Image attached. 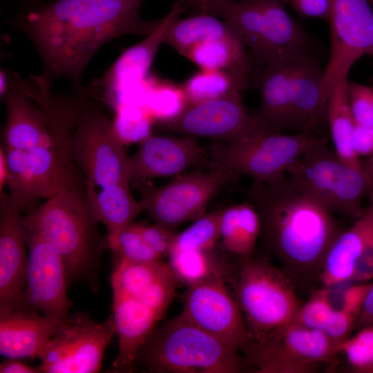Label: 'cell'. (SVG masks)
Masks as SVG:
<instances>
[{
	"instance_id": "33",
	"label": "cell",
	"mask_w": 373,
	"mask_h": 373,
	"mask_svg": "<svg viewBox=\"0 0 373 373\" xmlns=\"http://www.w3.org/2000/svg\"><path fill=\"white\" fill-rule=\"evenodd\" d=\"M250 79L227 72L201 70L182 86L189 105L224 97L248 88Z\"/></svg>"
},
{
	"instance_id": "16",
	"label": "cell",
	"mask_w": 373,
	"mask_h": 373,
	"mask_svg": "<svg viewBox=\"0 0 373 373\" xmlns=\"http://www.w3.org/2000/svg\"><path fill=\"white\" fill-rule=\"evenodd\" d=\"M327 22L331 46L323 87L328 96L333 84L347 78L357 60L373 57V10L368 0H333Z\"/></svg>"
},
{
	"instance_id": "4",
	"label": "cell",
	"mask_w": 373,
	"mask_h": 373,
	"mask_svg": "<svg viewBox=\"0 0 373 373\" xmlns=\"http://www.w3.org/2000/svg\"><path fill=\"white\" fill-rule=\"evenodd\" d=\"M113 316L118 337L113 370L130 372L136 352L171 304L176 280L161 260L135 262L114 257L111 276Z\"/></svg>"
},
{
	"instance_id": "12",
	"label": "cell",
	"mask_w": 373,
	"mask_h": 373,
	"mask_svg": "<svg viewBox=\"0 0 373 373\" xmlns=\"http://www.w3.org/2000/svg\"><path fill=\"white\" fill-rule=\"evenodd\" d=\"M325 140L316 133L263 131L236 143L215 141L209 149L211 167L248 175L253 183H267L283 178L292 162Z\"/></svg>"
},
{
	"instance_id": "50",
	"label": "cell",
	"mask_w": 373,
	"mask_h": 373,
	"mask_svg": "<svg viewBox=\"0 0 373 373\" xmlns=\"http://www.w3.org/2000/svg\"><path fill=\"white\" fill-rule=\"evenodd\" d=\"M370 5L373 7V0H368Z\"/></svg>"
},
{
	"instance_id": "20",
	"label": "cell",
	"mask_w": 373,
	"mask_h": 373,
	"mask_svg": "<svg viewBox=\"0 0 373 373\" xmlns=\"http://www.w3.org/2000/svg\"><path fill=\"white\" fill-rule=\"evenodd\" d=\"M23 210L0 192V316L19 310L26 286L28 254Z\"/></svg>"
},
{
	"instance_id": "29",
	"label": "cell",
	"mask_w": 373,
	"mask_h": 373,
	"mask_svg": "<svg viewBox=\"0 0 373 373\" xmlns=\"http://www.w3.org/2000/svg\"><path fill=\"white\" fill-rule=\"evenodd\" d=\"M261 234V221L254 204L241 203L224 208L220 223L222 247L240 257L252 255Z\"/></svg>"
},
{
	"instance_id": "1",
	"label": "cell",
	"mask_w": 373,
	"mask_h": 373,
	"mask_svg": "<svg viewBox=\"0 0 373 373\" xmlns=\"http://www.w3.org/2000/svg\"><path fill=\"white\" fill-rule=\"evenodd\" d=\"M145 0H52L17 19V26L39 52L44 75L66 77L82 88L84 71L97 51L126 35L149 36L161 19L143 21Z\"/></svg>"
},
{
	"instance_id": "26",
	"label": "cell",
	"mask_w": 373,
	"mask_h": 373,
	"mask_svg": "<svg viewBox=\"0 0 373 373\" xmlns=\"http://www.w3.org/2000/svg\"><path fill=\"white\" fill-rule=\"evenodd\" d=\"M373 251V204L365 209L347 230L342 231L332 244L324 260L319 282L335 287L352 281L362 258Z\"/></svg>"
},
{
	"instance_id": "39",
	"label": "cell",
	"mask_w": 373,
	"mask_h": 373,
	"mask_svg": "<svg viewBox=\"0 0 373 373\" xmlns=\"http://www.w3.org/2000/svg\"><path fill=\"white\" fill-rule=\"evenodd\" d=\"M347 96L355 124L373 125V86L347 82Z\"/></svg>"
},
{
	"instance_id": "32",
	"label": "cell",
	"mask_w": 373,
	"mask_h": 373,
	"mask_svg": "<svg viewBox=\"0 0 373 373\" xmlns=\"http://www.w3.org/2000/svg\"><path fill=\"white\" fill-rule=\"evenodd\" d=\"M219 254L215 249L171 251L168 264L178 281L188 287L216 276H230L229 266Z\"/></svg>"
},
{
	"instance_id": "41",
	"label": "cell",
	"mask_w": 373,
	"mask_h": 373,
	"mask_svg": "<svg viewBox=\"0 0 373 373\" xmlns=\"http://www.w3.org/2000/svg\"><path fill=\"white\" fill-rule=\"evenodd\" d=\"M302 17H316L328 21L333 0H283Z\"/></svg>"
},
{
	"instance_id": "48",
	"label": "cell",
	"mask_w": 373,
	"mask_h": 373,
	"mask_svg": "<svg viewBox=\"0 0 373 373\" xmlns=\"http://www.w3.org/2000/svg\"><path fill=\"white\" fill-rule=\"evenodd\" d=\"M370 198V203L373 204V189L372 191H371L370 195H369Z\"/></svg>"
},
{
	"instance_id": "36",
	"label": "cell",
	"mask_w": 373,
	"mask_h": 373,
	"mask_svg": "<svg viewBox=\"0 0 373 373\" xmlns=\"http://www.w3.org/2000/svg\"><path fill=\"white\" fill-rule=\"evenodd\" d=\"M222 211L223 209L205 214L195 220L182 233L177 234L170 251H209L215 249L220 240V223Z\"/></svg>"
},
{
	"instance_id": "34",
	"label": "cell",
	"mask_w": 373,
	"mask_h": 373,
	"mask_svg": "<svg viewBox=\"0 0 373 373\" xmlns=\"http://www.w3.org/2000/svg\"><path fill=\"white\" fill-rule=\"evenodd\" d=\"M189 105L182 86L171 81L157 79L147 96L144 108L153 118L162 123L176 118Z\"/></svg>"
},
{
	"instance_id": "17",
	"label": "cell",
	"mask_w": 373,
	"mask_h": 373,
	"mask_svg": "<svg viewBox=\"0 0 373 373\" xmlns=\"http://www.w3.org/2000/svg\"><path fill=\"white\" fill-rule=\"evenodd\" d=\"M226 278L216 276L188 286L181 313L195 325L241 353L250 336L240 305L226 286Z\"/></svg>"
},
{
	"instance_id": "21",
	"label": "cell",
	"mask_w": 373,
	"mask_h": 373,
	"mask_svg": "<svg viewBox=\"0 0 373 373\" xmlns=\"http://www.w3.org/2000/svg\"><path fill=\"white\" fill-rule=\"evenodd\" d=\"M371 283L313 289L293 322L322 332L341 343L354 330Z\"/></svg>"
},
{
	"instance_id": "47",
	"label": "cell",
	"mask_w": 373,
	"mask_h": 373,
	"mask_svg": "<svg viewBox=\"0 0 373 373\" xmlns=\"http://www.w3.org/2000/svg\"><path fill=\"white\" fill-rule=\"evenodd\" d=\"M361 162L363 169L373 178V156Z\"/></svg>"
},
{
	"instance_id": "13",
	"label": "cell",
	"mask_w": 373,
	"mask_h": 373,
	"mask_svg": "<svg viewBox=\"0 0 373 373\" xmlns=\"http://www.w3.org/2000/svg\"><path fill=\"white\" fill-rule=\"evenodd\" d=\"M339 343L318 330L296 323L280 328L243 349L247 366L258 373H308L339 353Z\"/></svg>"
},
{
	"instance_id": "49",
	"label": "cell",
	"mask_w": 373,
	"mask_h": 373,
	"mask_svg": "<svg viewBox=\"0 0 373 373\" xmlns=\"http://www.w3.org/2000/svg\"><path fill=\"white\" fill-rule=\"evenodd\" d=\"M367 373H373V366L368 370Z\"/></svg>"
},
{
	"instance_id": "6",
	"label": "cell",
	"mask_w": 373,
	"mask_h": 373,
	"mask_svg": "<svg viewBox=\"0 0 373 373\" xmlns=\"http://www.w3.org/2000/svg\"><path fill=\"white\" fill-rule=\"evenodd\" d=\"M25 90L44 111L48 135L27 151L35 200L48 198L62 191L85 187L86 180L73 160L71 144L79 112L93 95L90 86L72 94H57L50 80L43 75H31Z\"/></svg>"
},
{
	"instance_id": "45",
	"label": "cell",
	"mask_w": 373,
	"mask_h": 373,
	"mask_svg": "<svg viewBox=\"0 0 373 373\" xmlns=\"http://www.w3.org/2000/svg\"><path fill=\"white\" fill-rule=\"evenodd\" d=\"M187 7L193 8L198 14H207L208 0H182ZM218 1H231L233 0H216Z\"/></svg>"
},
{
	"instance_id": "35",
	"label": "cell",
	"mask_w": 373,
	"mask_h": 373,
	"mask_svg": "<svg viewBox=\"0 0 373 373\" xmlns=\"http://www.w3.org/2000/svg\"><path fill=\"white\" fill-rule=\"evenodd\" d=\"M106 237L108 249L130 261L149 262L162 258L144 240L142 224L133 222L107 233Z\"/></svg>"
},
{
	"instance_id": "19",
	"label": "cell",
	"mask_w": 373,
	"mask_h": 373,
	"mask_svg": "<svg viewBox=\"0 0 373 373\" xmlns=\"http://www.w3.org/2000/svg\"><path fill=\"white\" fill-rule=\"evenodd\" d=\"M26 233L28 263L20 309L66 318L70 315L72 303L67 296L69 285L64 262L41 237L26 230Z\"/></svg>"
},
{
	"instance_id": "22",
	"label": "cell",
	"mask_w": 373,
	"mask_h": 373,
	"mask_svg": "<svg viewBox=\"0 0 373 373\" xmlns=\"http://www.w3.org/2000/svg\"><path fill=\"white\" fill-rule=\"evenodd\" d=\"M204 154L195 137L149 135L128 158L131 180L178 175L199 163Z\"/></svg>"
},
{
	"instance_id": "40",
	"label": "cell",
	"mask_w": 373,
	"mask_h": 373,
	"mask_svg": "<svg viewBox=\"0 0 373 373\" xmlns=\"http://www.w3.org/2000/svg\"><path fill=\"white\" fill-rule=\"evenodd\" d=\"M142 233L148 245L161 257L168 256L178 234L157 224H142Z\"/></svg>"
},
{
	"instance_id": "23",
	"label": "cell",
	"mask_w": 373,
	"mask_h": 373,
	"mask_svg": "<svg viewBox=\"0 0 373 373\" xmlns=\"http://www.w3.org/2000/svg\"><path fill=\"white\" fill-rule=\"evenodd\" d=\"M186 8L182 0L175 1L157 28L142 42L124 51L105 75L92 86L108 89L122 99H127L149 77V70L160 46L164 42L166 29Z\"/></svg>"
},
{
	"instance_id": "42",
	"label": "cell",
	"mask_w": 373,
	"mask_h": 373,
	"mask_svg": "<svg viewBox=\"0 0 373 373\" xmlns=\"http://www.w3.org/2000/svg\"><path fill=\"white\" fill-rule=\"evenodd\" d=\"M352 144L354 151L360 156H373V125L362 126L355 124Z\"/></svg>"
},
{
	"instance_id": "9",
	"label": "cell",
	"mask_w": 373,
	"mask_h": 373,
	"mask_svg": "<svg viewBox=\"0 0 373 373\" xmlns=\"http://www.w3.org/2000/svg\"><path fill=\"white\" fill-rule=\"evenodd\" d=\"M327 140L307 150L287 168L289 180L302 194L327 211L357 220L362 201L373 189V178L364 169L351 166L327 146Z\"/></svg>"
},
{
	"instance_id": "2",
	"label": "cell",
	"mask_w": 373,
	"mask_h": 373,
	"mask_svg": "<svg viewBox=\"0 0 373 373\" xmlns=\"http://www.w3.org/2000/svg\"><path fill=\"white\" fill-rule=\"evenodd\" d=\"M245 193L259 214L266 248L295 289L319 282L325 256L341 233L331 213L298 191L285 176L253 183Z\"/></svg>"
},
{
	"instance_id": "43",
	"label": "cell",
	"mask_w": 373,
	"mask_h": 373,
	"mask_svg": "<svg viewBox=\"0 0 373 373\" xmlns=\"http://www.w3.org/2000/svg\"><path fill=\"white\" fill-rule=\"evenodd\" d=\"M370 325H373V283H371L354 329Z\"/></svg>"
},
{
	"instance_id": "30",
	"label": "cell",
	"mask_w": 373,
	"mask_h": 373,
	"mask_svg": "<svg viewBox=\"0 0 373 373\" xmlns=\"http://www.w3.org/2000/svg\"><path fill=\"white\" fill-rule=\"evenodd\" d=\"M347 78H342L332 86L327 100V122L334 151L347 164L363 169L352 148V138L355 126L347 96Z\"/></svg>"
},
{
	"instance_id": "25",
	"label": "cell",
	"mask_w": 373,
	"mask_h": 373,
	"mask_svg": "<svg viewBox=\"0 0 373 373\" xmlns=\"http://www.w3.org/2000/svg\"><path fill=\"white\" fill-rule=\"evenodd\" d=\"M20 75L8 77L4 95L7 118L2 146L29 151L48 135L49 126L44 109L23 89Z\"/></svg>"
},
{
	"instance_id": "10",
	"label": "cell",
	"mask_w": 373,
	"mask_h": 373,
	"mask_svg": "<svg viewBox=\"0 0 373 373\" xmlns=\"http://www.w3.org/2000/svg\"><path fill=\"white\" fill-rule=\"evenodd\" d=\"M236 275V300L250 341H258L293 322L302 305L281 269L267 260L240 257Z\"/></svg>"
},
{
	"instance_id": "3",
	"label": "cell",
	"mask_w": 373,
	"mask_h": 373,
	"mask_svg": "<svg viewBox=\"0 0 373 373\" xmlns=\"http://www.w3.org/2000/svg\"><path fill=\"white\" fill-rule=\"evenodd\" d=\"M323 70L313 52H303L253 69L250 85L258 89L260 106L253 113L269 133L291 130L316 133L327 121L328 97Z\"/></svg>"
},
{
	"instance_id": "44",
	"label": "cell",
	"mask_w": 373,
	"mask_h": 373,
	"mask_svg": "<svg viewBox=\"0 0 373 373\" xmlns=\"http://www.w3.org/2000/svg\"><path fill=\"white\" fill-rule=\"evenodd\" d=\"M1 373H40L38 367H32L18 358H7L0 364Z\"/></svg>"
},
{
	"instance_id": "46",
	"label": "cell",
	"mask_w": 373,
	"mask_h": 373,
	"mask_svg": "<svg viewBox=\"0 0 373 373\" xmlns=\"http://www.w3.org/2000/svg\"><path fill=\"white\" fill-rule=\"evenodd\" d=\"M8 180V166L4 149L2 146L0 149V192L3 191V187L7 184Z\"/></svg>"
},
{
	"instance_id": "11",
	"label": "cell",
	"mask_w": 373,
	"mask_h": 373,
	"mask_svg": "<svg viewBox=\"0 0 373 373\" xmlns=\"http://www.w3.org/2000/svg\"><path fill=\"white\" fill-rule=\"evenodd\" d=\"M71 153L87 189L129 184L131 182L129 156L124 140L115 124L90 98L79 112L73 135Z\"/></svg>"
},
{
	"instance_id": "7",
	"label": "cell",
	"mask_w": 373,
	"mask_h": 373,
	"mask_svg": "<svg viewBox=\"0 0 373 373\" xmlns=\"http://www.w3.org/2000/svg\"><path fill=\"white\" fill-rule=\"evenodd\" d=\"M240 352L189 321L182 313L157 326L138 348L133 364L151 372L236 373L246 367Z\"/></svg>"
},
{
	"instance_id": "14",
	"label": "cell",
	"mask_w": 373,
	"mask_h": 373,
	"mask_svg": "<svg viewBox=\"0 0 373 373\" xmlns=\"http://www.w3.org/2000/svg\"><path fill=\"white\" fill-rule=\"evenodd\" d=\"M238 175L220 169L178 176L161 186L137 182L140 202L155 224L171 229L205 215L213 196Z\"/></svg>"
},
{
	"instance_id": "24",
	"label": "cell",
	"mask_w": 373,
	"mask_h": 373,
	"mask_svg": "<svg viewBox=\"0 0 373 373\" xmlns=\"http://www.w3.org/2000/svg\"><path fill=\"white\" fill-rule=\"evenodd\" d=\"M71 315L57 318L23 309L0 316V353L9 358H35Z\"/></svg>"
},
{
	"instance_id": "5",
	"label": "cell",
	"mask_w": 373,
	"mask_h": 373,
	"mask_svg": "<svg viewBox=\"0 0 373 373\" xmlns=\"http://www.w3.org/2000/svg\"><path fill=\"white\" fill-rule=\"evenodd\" d=\"M22 220L26 231L38 235L61 257L68 285L84 282L97 289L102 257L108 247L106 237L99 232L86 187L56 193L23 216Z\"/></svg>"
},
{
	"instance_id": "31",
	"label": "cell",
	"mask_w": 373,
	"mask_h": 373,
	"mask_svg": "<svg viewBox=\"0 0 373 373\" xmlns=\"http://www.w3.org/2000/svg\"><path fill=\"white\" fill-rule=\"evenodd\" d=\"M231 34L233 33L224 21L215 15L195 13L175 19L166 29L163 41L182 55L198 44Z\"/></svg>"
},
{
	"instance_id": "38",
	"label": "cell",
	"mask_w": 373,
	"mask_h": 373,
	"mask_svg": "<svg viewBox=\"0 0 373 373\" xmlns=\"http://www.w3.org/2000/svg\"><path fill=\"white\" fill-rule=\"evenodd\" d=\"M357 331L339 344V353L345 356L354 372L367 373L373 366V325Z\"/></svg>"
},
{
	"instance_id": "8",
	"label": "cell",
	"mask_w": 373,
	"mask_h": 373,
	"mask_svg": "<svg viewBox=\"0 0 373 373\" xmlns=\"http://www.w3.org/2000/svg\"><path fill=\"white\" fill-rule=\"evenodd\" d=\"M207 14L224 19L248 50L254 68L313 52V38L289 15L283 0H208Z\"/></svg>"
},
{
	"instance_id": "37",
	"label": "cell",
	"mask_w": 373,
	"mask_h": 373,
	"mask_svg": "<svg viewBox=\"0 0 373 373\" xmlns=\"http://www.w3.org/2000/svg\"><path fill=\"white\" fill-rule=\"evenodd\" d=\"M2 147L8 166L9 194L23 211L35 201L27 153L19 149Z\"/></svg>"
},
{
	"instance_id": "28",
	"label": "cell",
	"mask_w": 373,
	"mask_h": 373,
	"mask_svg": "<svg viewBox=\"0 0 373 373\" xmlns=\"http://www.w3.org/2000/svg\"><path fill=\"white\" fill-rule=\"evenodd\" d=\"M88 202L93 213L105 227L107 233L128 225L143 211L140 200L132 195L129 184H115L104 187L86 188Z\"/></svg>"
},
{
	"instance_id": "15",
	"label": "cell",
	"mask_w": 373,
	"mask_h": 373,
	"mask_svg": "<svg viewBox=\"0 0 373 373\" xmlns=\"http://www.w3.org/2000/svg\"><path fill=\"white\" fill-rule=\"evenodd\" d=\"M116 334L113 314L98 323L82 314L71 315L39 356L41 373H96Z\"/></svg>"
},
{
	"instance_id": "27",
	"label": "cell",
	"mask_w": 373,
	"mask_h": 373,
	"mask_svg": "<svg viewBox=\"0 0 373 373\" xmlns=\"http://www.w3.org/2000/svg\"><path fill=\"white\" fill-rule=\"evenodd\" d=\"M182 55L201 70H220L249 79L254 68L247 49L233 34L198 44Z\"/></svg>"
},
{
	"instance_id": "18",
	"label": "cell",
	"mask_w": 373,
	"mask_h": 373,
	"mask_svg": "<svg viewBox=\"0 0 373 373\" xmlns=\"http://www.w3.org/2000/svg\"><path fill=\"white\" fill-rule=\"evenodd\" d=\"M241 92L189 105L176 118L162 122L166 130L193 137L236 143L265 131L243 105Z\"/></svg>"
}]
</instances>
